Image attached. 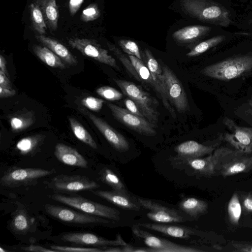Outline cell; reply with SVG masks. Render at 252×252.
<instances>
[{
    "label": "cell",
    "instance_id": "obj_9",
    "mask_svg": "<svg viewBox=\"0 0 252 252\" xmlns=\"http://www.w3.org/2000/svg\"><path fill=\"white\" fill-rule=\"evenodd\" d=\"M107 106L115 118L129 128L142 135L152 136L156 134V126L145 118L134 114L114 104L108 103Z\"/></svg>",
    "mask_w": 252,
    "mask_h": 252
},
{
    "label": "cell",
    "instance_id": "obj_20",
    "mask_svg": "<svg viewBox=\"0 0 252 252\" xmlns=\"http://www.w3.org/2000/svg\"><path fill=\"white\" fill-rule=\"evenodd\" d=\"M140 227L157 231L172 237L189 239L191 235H195V230L191 228L176 225L161 223H139Z\"/></svg>",
    "mask_w": 252,
    "mask_h": 252
},
{
    "label": "cell",
    "instance_id": "obj_41",
    "mask_svg": "<svg viewBox=\"0 0 252 252\" xmlns=\"http://www.w3.org/2000/svg\"><path fill=\"white\" fill-rule=\"evenodd\" d=\"M104 101L101 99L93 96H88L81 100V103L87 108L94 111L100 110Z\"/></svg>",
    "mask_w": 252,
    "mask_h": 252
},
{
    "label": "cell",
    "instance_id": "obj_29",
    "mask_svg": "<svg viewBox=\"0 0 252 252\" xmlns=\"http://www.w3.org/2000/svg\"><path fill=\"white\" fill-rule=\"evenodd\" d=\"M30 20L33 30L39 34L46 33L47 26L41 10L35 2H32L29 6Z\"/></svg>",
    "mask_w": 252,
    "mask_h": 252
},
{
    "label": "cell",
    "instance_id": "obj_18",
    "mask_svg": "<svg viewBox=\"0 0 252 252\" xmlns=\"http://www.w3.org/2000/svg\"><path fill=\"white\" fill-rule=\"evenodd\" d=\"M216 149L214 146H207L193 140L184 142L175 148L179 158L182 160L201 158L213 153Z\"/></svg>",
    "mask_w": 252,
    "mask_h": 252
},
{
    "label": "cell",
    "instance_id": "obj_4",
    "mask_svg": "<svg viewBox=\"0 0 252 252\" xmlns=\"http://www.w3.org/2000/svg\"><path fill=\"white\" fill-rule=\"evenodd\" d=\"M57 202L76 209L84 213L111 220L119 221L120 213L115 208L94 202L80 195H64L55 193L49 196Z\"/></svg>",
    "mask_w": 252,
    "mask_h": 252
},
{
    "label": "cell",
    "instance_id": "obj_43",
    "mask_svg": "<svg viewBox=\"0 0 252 252\" xmlns=\"http://www.w3.org/2000/svg\"><path fill=\"white\" fill-rule=\"evenodd\" d=\"M11 128L13 131H20L28 126L27 120L20 117H13L10 121Z\"/></svg>",
    "mask_w": 252,
    "mask_h": 252
},
{
    "label": "cell",
    "instance_id": "obj_27",
    "mask_svg": "<svg viewBox=\"0 0 252 252\" xmlns=\"http://www.w3.org/2000/svg\"><path fill=\"white\" fill-rule=\"evenodd\" d=\"M32 50L36 56L47 65L61 69L65 68L61 59L46 46L34 45Z\"/></svg>",
    "mask_w": 252,
    "mask_h": 252
},
{
    "label": "cell",
    "instance_id": "obj_42",
    "mask_svg": "<svg viewBox=\"0 0 252 252\" xmlns=\"http://www.w3.org/2000/svg\"><path fill=\"white\" fill-rule=\"evenodd\" d=\"M239 197L243 212L246 214L252 213V193H242Z\"/></svg>",
    "mask_w": 252,
    "mask_h": 252
},
{
    "label": "cell",
    "instance_id": "obj_44",
    "mask_svg": "<svg viewBox=\"0 0 252 252\" xmlns=\"http://www.w3.org/2000/svg\"><path fill=\"white\" fill-rule=\"evenodd\" d=\"M125 104L126 109L129 111L137 116L145 118L137 105L131 99L128 97L126 98L125 100Z\"/></svg>",
    "mask_w": 252,
    "mask_h": 252
},
{
    "label": "cell",
    "instance_id": "obj_24",
    "mask_svg": "<svg viewBox=\"0 0 252 252\" xmlns=\"http://www.w3.org/2000/svg\"><path fill=\"white\" fill-rule=\"evenodd\" d=\"M35 2L39 6L50 31L56 30L59 12L56 0H35Z\"/></svg>",
    "mask_w": 252,
    "mask_h": 252
},
{
    "label": "cell",
    "instance_id": "obj_31",
    "mask_svg": "<svg viewBox=\"0 0 252 252\" xmlns=\"http://www.w3.org/2000/svg\"><path fill=\"white\" fill-rule=\"evenodd\" d=\"M30 218L24 210H18L16 212L10 223L12 230L18 234L27 233L30 229Z\"/></svg>",
    "mask_w": 252,
    "mask_h": 252
},
{
    "label": "cell",
    "instance_id": "obj_48",
    "mask_svg": "<svg viewBox=\"0 0 252 252\" xmlns=\"http://www.w3.org/2000/svg\"><path fill=\"white\" fill-rule=\"evenodd\" d=\"M22 249L26 251H30V252H56L53 249H48L44 247H41L38 245H31L29 246L24 247Z\"/></svg>",
    "mask_w": 252,
    "mask_h": 252
},
{
    "label": "cell",
    "instance_id": "obj_12",
    "mask_svg": "<svg viewBox=\"0 0 252 252\" xmlns=\"http://www.w3.org/2000/svg\"><path fill=\"white\" fill-rule=\"evenodd\" d=\"M55 172L54 169L47 170L38 168H15L6 172L1 177L0 184L3 187H16L29 184Z\"/></svg>",
    "mask_w": 252,
    "mask_h": 252
},
{
    "label": "cell",
    "instance_id": "obj_40",
    "mask_svg": "<svg viewBox=\"0 0 252 252\" xmlns=\"http://www.w3.org/2000/svg\"><path fill=\"white\" fill-rule=\"evenodd\" d=\"M50 248L54 250L56 252H103L102 248H84L77 247H68L61 246L56 245H52Z\"/></svg>",
    "mask_w": 252,
    "mask_h": 252
},
{
    "label": "cell",
    "instance_id": "obj_17",
    "mask_svg": "<svg viewBox=\"0 0 252 252\" xmlns=\"http://www.w3.org/2000/svg\"><path fill=\"white\" fill-rule=\"evenodd\" d=\"M87 114L94 125L113 148L121 152H126L129 149V143L122 134L103 119L90 113H87Z\"/></svg>",
    "mask_w": 252,
    "mask_h": 252
},
{
    "label": "cell",
    "instance_id": "obj_13",
    "mask_svg": "<svg viewBox=\"0 0 252 252\" xmlns=\"http://www.w3.org/2000/svg\"><path fill=\"white\" fill-rule=\"evenodd\" d=\"M49 187L57 192H74L82 190H92L99 187L95 181L81 175L61 174L53 178Z\"/></svg>",
    "mask_w": 252,
    "mask_h": 252
},
{
    "label": "cell",
    "instance_id": "obj_8",
    "mask_svg": "<svg viewBox=\"0 0 252 252\" xmlns=\"http://www.w3.org/2000/svg\"><path fill=\"white\" fill-rule=\"evenodd\" d=\"M165 87L169 101L179 113L189 110V100L181 82L170 68L165 64L161 66Z\"/></svg>",
    "mask_w": 252,
    "mask_h": 252
},
{
    "label": "cell",
    "instance_id": "obj_49",
    "mask_svg": "<svg viewBox=\"0 0 252 252\" xmlns=\"http://www.w3.org/2000/svg\"><path fill=\"white\" fill-rule=\"evenodd\" d=\"M16 92L13 89H9L0 87V98H6L11 97L14 95Z\"/></svg>",
    "mask_w": 252,
    "mask_h": 252
},
{
    "label": "cell",
    "instance_id": "obj_36",
    "mask_svg": "<svg viewBox=\"0 0 252 252\" xmlns=\"http://www.w3.org/2000/svg\"><path fill=\"white\" fill-rule=\"evenodd\" d=\"M109 50L121 61L128 71L138 81L141 82L140 79L135 69L128 58L115 46L108 43Z\"/></svg>",
    "mask_w": 252,
    "mask_h": 252
},
{
    "label": "cell",
    "instance_id": "obj_15",
    "mask_svg": "<svg viewBox=\"0 0 252 252\" xmlns=\"http://www.w3.org/2000/svg\"><path fill=\"white\" fill-rule=\"evenodd\" d=\"M61 239L63 242L73 244L91 245L102 248L109 246H123L126 244L120 235L115 240H108L91 233L70 232L63 234Z\"/></svg>",
    "mask_w": 252,
    "mask_h": 252
},
{
    "label": "cell",
    "instance_id": "obj_23",
    "mask_svg": "<svg viewBox=\"0 0 252 252\" xmlns=\"http://www.w3.org/2000/svg\"><path fill=\"white\" fill-rule=\"evenodd\" d=\"M35 37L68 64L74 65L77 63L76 57L65 46L58 41L43 34L37 35Z\"/></svg>",
    "mask_w": 252,
    "mask_h": 252
},
{
    "label": "cell",
    "instance_id": "obj_35",
    "mask_svg": "<svg viewBox=\"0 0 252 252\" xmlns=\"http://www.w3.org/2000/svg\"><path fill=\"white\" fill-rule=\"evenodd\" d=\"M39 140V138L36 137H25L17 142L16 149L22 155L31 154L37 146Z\"/></svg>",
    "mask_w": 252,
    "mask_h": 252
},
{
    "label": "cell",
    "instance_id": "obj_10",
    "mask_svg": "<svg viewBox=\"0 0 252 252\" xmlns=\"http://www.w3.org/2000/svg\"><path fill=\"white\" fill-rule=\"evenodd\" d=\"M69 45L83 55L117 70H119L115 59L108 54V51L101 47L95 40L88 38H71L68 40Z\"/></svg>",
    "mask_w": 252,
    "mask_h": 252
},
{
    "label": "cell",
    "instance_id": "obj_25",
    "mask_svg": "<svg viewBox=\"0 0 252 252\" xmlns=\"http://www.w3.org/2000/svg\"><path fill=\"white\" fill-rule=\"evenodd\" d=\"M179 207L190 217L196 218L206 213L208 204L203 200L188 197L180 202Z\"/></svg>",
    "mask_w": 252,
    "mask_h": 252
},
{
    "label": "cell",
    "instance_id": "obj_5",
    "mask_svg": "<svg viewBox=\"0 0 252 252\" xmlns=\"http://www.w3.org/2000/svg\"><path fill=\"white\" fill-rule=\"evenodd\" d=\"M123 94L137 105L145 118L156 127L158 121V103L140 86L128 81L114 79Z\"/></svg>",
    "mask_w": 252,
    "mask_h": 252
},
{
    "label": "cell",
    "instance_id": "obj_21",
    "mask_svg": "<svg viewBox=\"0 0 252 252\" xmlns=\"http://www.w3.org/2000/svg\"><path fill=\"white\" fill-rule=\"evenodd\" d=\"M55 156L59 161L72 166L88 168V161L76 150L63 143H58L55 148Z\"/></svg>",
    "mask_w": 252,
    "mask_h": 252
},
{
    "label": "cell",
    "instance_id": "obj_30",
    "mask_svg": "<svg viewBox=\"0 0 252 252\" xmlns=\"http://www.w3.org/2000/svg\"><path fill=\"white\" fill-rule=\"evenodd\" d=\"M70 126L73 133L80 141L93 149L97 148V145L88 131L76 119L69 118Z\"/></svg>",
    "mask_w": 252,
    "mask_h": 252
},
{
    "label": "cell",
    "instance_id": "obj_47",
    "mask_svg": "<svg viewBox=\"0 0 252 252\" xmlns=\"http://www.w3.org/2000/svg\"><path fill=\"white\" fill-rule=\"evenodd\" d=\"M0 87L12 89V86L7 75L1 70H0Z\"/></svg>",
    "mask_w": 252,
    "mask_h": 252
},
{
    "label": "cell",
    "instance_id": "obj_2",
    "mask_svg": "<svg viewBox=\"0 0 252 252\" xmlns=\"http://www.w3.org/2000/svg\"><path fill=\"white\" fill-rule=\"evenodd\" d=\"M252 71V55H237L209 65L201 74L216 79L229 81L248 75Z\"/></svg>",
    "mask_w": 252,
    "mask_h": 252
},
{
    "label": "cell",
    "instance_id": "obj_37",
    "mask_svg": "<svg viewBox=\"0 0 252 252\" xmlns=\"http://www.w3.org/2000/svg\"><path fill=\"white\" fill-rule=\"evenodd\" d=\"M96 93L109 101H115L121 99L123 97V94L113 87L109 86H103L97 88Z\"/></svg>",
    "mask_w": 252,
    "mask_h": 252
},
{
    "label": "cell",
    "instance_id": "obj_51",
    "mask_svg": "<svg viewBox=\"0 0 252 252\" xmlns=\"http://www.w3.org/2000/svg\"><path fill=\"white\" fill-rule=\"evenodd\" d=\"M249 103L250 105V106H251L252 107V96L251 98V99L249 100Z\"/></svg>",
    "mask_w": 252,
    "mask_h": 252
},
{
    "label": "cell",
    "instance_id": "obj_26",
    "mask_svg": "<svg viewBox=\"0 0 252 252\" xmlns=\"http://www.w3.org/2000/svg\"><path fill=\"white\" fill-rule=\"evenodd\" d=\"M183 160L186 161L192 169L201 174L208 176L216 175L215 158L213 153L204 158H189Z\"/></svg>",
    "mask_w": 252,
    "mask_h": 252
},
{
    "label": "cell",
    "instance_id": "obj_7",
    "mask_svg": "<svg viewBox=\"0 0 252 252\" xmlns=\"http://www.w3.org/2000/svg\"><path fill=\"white\" fill-rule=\"evenodd\" d=\"M223 123L229 130L222 135L223 140L234 149L248 153H252V127L238 126L233 120L227 117Z\"/></svg>",
    "mask_w": 252,
    "mask_h": 252
},
{
    "label": "cell",
    "instance_id": "obj_32",
    "mask_svg": "<svg viewBox=\"0 0 252 252\" xmlns=\"http://www.w3.org/2000/svg\"><path fill=\"white\" fill-rule=\"evenodd\" d=\"M242 206L237 192L231 196L228 205L227 214L230 222L234 225L238 224L242 214Z\"/></svg>",
    "mask_w": 252,
    "mask_h": 252
},
{
    "label": "cell",
    "instance_id": "obj_46",
    "mask_svg": "<svg viewBox=\"0 0 252 252\" xmlns=\"http://www.w3.org/2000/svg\"><path fill=\"white\" fill-rule=\"evenodd\" d=\"M84 0H69L68 7L71 16H73L80 8Z\"/></svg>",
    "mask_w": 252,
    "mask_h": 252
},
{
    "label": "cell",
    "instance_id": "obj_14",
    "mask_svg": "<svg viewBox=\"0 0 252 252\" xmlns=\"http://www.w3.org/2000/svg\"><path fill=\"white\" fill-rule=\"evenodd\" d=\"M140 205L149 212L146 214L150 220L157 223H169L182 222L186 219L173 208L166 207L151 200L138 197Z\"/></svg>",
    "mask_w": 252,
    "mask_h": 252
},
{
    "label": "cell",
    "instance_id": "obj_3",
    "mask_svg": "<svg viewBox=\"0 0 252 252\" xmlns=\"http://www.w3.org/2000/svg\"><path fill=\"white\" fill-rule=\"evenodd\" d=\"M181 6L190 16L222 27L231 23L229 12L212 0H182Z\"/></svg>",
    "mask_w": 252,
    "mask_h": 252
},
{
    "label": "cell",
    "instance_id": "obj_22",
    "mask_svg": "<svg viewBox=\"0 0 252 252\" xmlns=\"http://www.w3.org/2000/svg\"><path fill=\"white\" fill-rule=\"evenodd\" d=\"M211 30L210 27L192 25L185 27L175 31L172 35L174 39L181 43H190L201 38Z\"/></svg>",
    "mask_w": 252,
    "mask_h": 252
},
{
    "label": "cell",
    "instance_id": "obj_28",
    "mask_svg": "<svg viewBox=\"0 0 252 252\" xmlns=\"http://www.w3.org/2000/svg\"><path fill=\"white\" fill-rule=\"evenodd\" d=\"M144 55L147 66L149 69L154 80L166 90L164 77L161 67L148 49H145Z\"/></svg>",
    "mask_w": 252,
    "mask_h": 252
},
{
    "label": "cell",
    "instance_id": "obj_39",
    "mask_svg": "<svg viewBox=\"0 0 252 252\" xmlns=\"http://www.w3.org/2000/svg\"><path fill=\"white\" fill-rule=\"evenodd\" d=\"M100 15V12L97 5L93 3L83 10L81 19L85 22H88L97 19Z\"/></svg>",
    "mask_w": 252,
    "mask_h": 252
},
{
    "label": "cell",
    "instance_id": "obj_11",
    "mask_svg": "<svg viewBox=\"0 0 252 252\" xmlns=\"http://www.w3.org/2000/svg\"><path fill=\"white\" fill-rule=\"evenodd\" d=\"M133 233L143 240L145 245L155 252H200L201 250L179 245L168 240L158 237L143 230L137 224L132 227Z\"/></svg>",
    "mask_w": 252,
    "mask_h": 252
},
{
    "label": "cell",
    "instance_id": "obj_33",
    "mask_svg": "<svg viewBox=\"0 0 252 252\" xmlns=\"http://www.w3.org/2000/svg\"><path fill=\"white\" fill-rule=\"evenodd\" d=\"M101 178L102 181L110 186L114 190L126 194H129L121 180L110 169H104L102 171Z\"/></svg>",
    "mask_w": 252,
    "mask_h": 252
},
{
    "label": "cell",
    "instance_id": "obj_45",
    "mask_svg": "<svg viewBox=\"0 0 252 252\" xmlns=\"http://www.w3.org/2000/svg\"><path fill=\"white\" fill-rule=\"evenodd\" d=\"M231 245L234 251L241 252H252V244L243 243L238 242H232Z\"/></svg>",
    "mask_w": 252,
    "mask_h": 252
},
{
    "label": "cell",
    "instance_id": "obj_19",
    "mask_svg": "<svg viewBox=\"0 0 252 252\" xmlns=\"http://www.w3.org/2000/svg\"><path fill=\"white\" fill-rule=\"evenodd\" d=\"M96 196L102 198L119 207L128 210L139 211L141 206L137 200L133 199L129 194H126L115 190L107 191L92 190Z\"/></svg>",
    "mask_w": 252,
    "mask_h": 252
},
{
    "label": "cell",
    "instance_id": "obj_38",
    "mask_svg": "<svg viewBox=\"0 0 252 252\" xmlns=\"http://www.w3.org/2000/svg\"><path fill=\"white\" fill-rule=\"evenodd\" d=\"M118 44L124 52L142 60L139 48L135 42L130 40L121 39L118 41Z\"/></svg>",
    "mask_w": 252,
    "mask_h": 252
},
{
    "label": "cell",
    "instance_id": "obj_34",
    "mask_svg": "<svg viewBox=\"0 0 252 252\" xmlns=\"http://www.w3.org/2000/svg\"><path fill=\"white\" fill-rule=\"evenodd\" d=\"M225 38L224 35H218L202 41L188 52L187 56L189 57L198 56L222 42Z\"/></svg>",
    "mask_w": 252,
    "mask_h": 252
},
{
    "label": "cell",
    "instance_id": "obj_16",
    "mask_svg": "<svg viewBox=\"0 0 252 252\" xmlns=\"http://www.w3.org/2000/svg\"><path fill=\"white\" fill-rule=\"evenodd\" d=\"M128 58L138 74L141 82L148 85L154 89L161 100L165 108L172 117L175 118L176 115L170 105L166 90L154 80L148 67L141 60L132 55H129Z\"/></svg>",
    "mask_w": 252,
    "mask_h": 252
},
{
    "label": "cell",
    "instance_id": "obj_1",
    "mask_svg": "<svg viewBox=\"0 0 252 252\" xmlns=\"http://www.w3.org/2000/svg\"><path fill=\"white\" fill-rule=\"evenodd\" d=\"M213 154L216 175L226 178L252 170V153L221 147L216 149Z\"/></svg>",
    "mask_w": 252,
    "mask_h": 252
},
{
    "label": "cell",
    "instance_id": "obj_6",
    "mask_svg": "<svg viewBox=\"0 0 252 252\" xmlns=\"http://www.w3.org/2000/svg\"><path fill=\"white\" fill-rule=\"evenodd\" d=\"M46 213L53 218L63 222L75 224H107L111 223L107 219L80 213L67 208L46 204Z\"/></svg>",
    "mask_w": 252,
    "mask_h": 252
},
{
    "label": "cell",
    "instance_id": "obj_50",
    "mask_svg": "<svg viewBox=\"0 0 252 252\" xmlns=\"http://www.w3.org/2000/svg\"><path fill=\"white\" fill-rule=\"evenodd\" d=\"M0 70L8 75L6 67V61L4 57L1 55L0 56Z\"/></svg>",
    "mask_w": 252,
    "mask_h": 252
}]
</instances>
